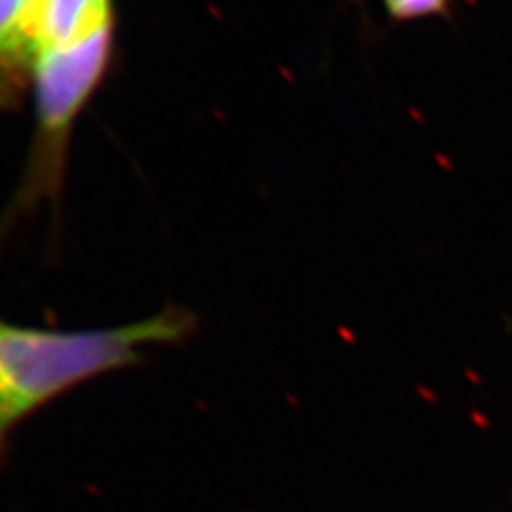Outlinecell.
Masks as SVG:
<instances>
[{
	"mask_svg": "<svg viewBox=\"0 0 512 512\" xmlns=\"http://www.w3.org/2000/svg\"><path fill=\"white\" fill-rule=\"evenodd\" d=\"M389 16L399 21L437 18L448 12L450 0H384Z\"/></svg>",
	"mask_w": 512,
	"mask_h": 512,
	"instance_id": "cell-5",
	"label": "cell"
},
{
	"mask_svg": "<svg viewBox=\"0 0 512 512\" xmlns=\"http://www.w3.org/2000/svg\"><path fill=\"white\" fill-rule=\"evenodd\" d=\"M114 29L86 42L48 48L35 55L31 84L35 90V139L18 194L6 220L54 202L61 192L74 124L109 71Z\"/></svg>",
	"mask_w": 512,
	"mask_h": 512,
	"instance_id": "cell-2",
	"label": "cell"
},
{
	"mask_svg": "<svg viewBox=\"0 0 512 512\" xmlns=\"http://www.w3.org/2000/svg\"><path fill=\"white\" fill-rule=\"evenodd\" d=\"M42 0H0V107L31 80L35 27Z\"/></svg>",
	"mask_w": 512,
	"mask_h": 512,
	"instance_id": "cell-3",
	"label": "cell"
},
{
	"mask_svg": "<svg viewBox=\"0 0 512 512\" xmlns=\"http://www.w3.org/2000/svg\"><path fill=\"white\" fill-rule=\"evenodd\" d=\"M114 29L112 0H42L35 27V55L86 42Z\"/></svg>",
	"mask_w": 512,
	"mask_h": 512,
	"instance_id": "cell-4",
	"label": "cell"
},
{
	"mask_svg": "<svg viewBox=\"0 0 512 512\" xmlns=\"http://www.w3.org/2000/svg\"><path fill=\"white\" fill-rule=\"evenodd\" d=\"M198 329L192 311L169 306L107 329L25 327L0 317V465L19 425L74 387L143 363L150 346H179Z\"/></svg>",
	"mask_w": 512,
	"mask_h": 512,
	"instance_id": "cell-1",
	"label": "cell"
}]
</instances>
